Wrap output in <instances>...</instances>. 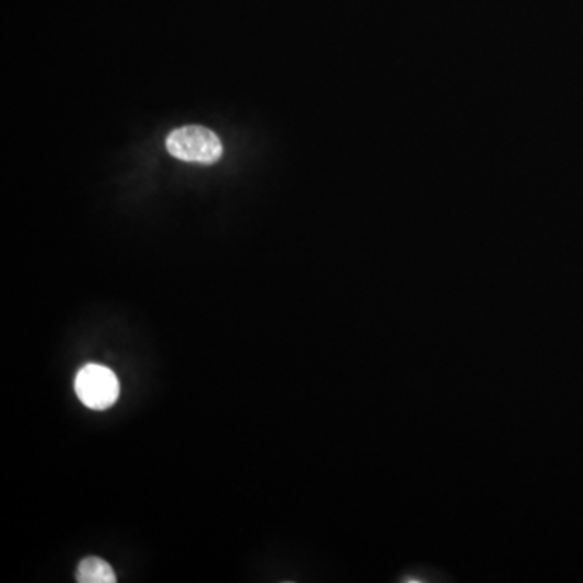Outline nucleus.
Returning <instances> with one entry per match:
<instances>
[{
  "instance_id": "nucleus-2",
  "label": "nucleus",
  "mask_w": 583,
  "mask_h": 583,
  "mask_svg": "<svg viewBox=\"0 0 583 583\" xmlns=\"http://www.w3.org/2000/svg\"><path fill=\"white\" fill-rule=\"evenodd\" d=\"M75 392L83 406L88 409L106 410L119 399V379L109 368L101 365H86L75 379Z\"/></svg>"
},
{
  "instance_id": "nucleus-1",
  "label": "nucleus",
  "mask_w": 583,
  "mask_h": 583,
  "mask_svg": "<svg viewBox=\"0 0 583 583\" xmlns=\"http://www.w3.org/2000/svg\"><path fill=\"white\" fill-rule=\"evenodd\" d=\"M165 148L175 160L198 162V164H214L223 156V143L219 137L199 126L182 127L169 133Z\"/></svg>"
},
{
  "instance_id": "nucleus-3",
  "label": "nucleus",
  "mask_w": 583,
  "mask_h": 583,
  "mask_svg": "<svg viewBox=\"0 0 583 583\" xmlns=\"http://www.w3.org/2000/svg\"><path fill=\"white\" fill-rule=\"evenodd\" d=\"M77 582L80 583H114L117 582L116 572L101 558L83 559L77 569Z\"/></svg>"
}]
</instances>
